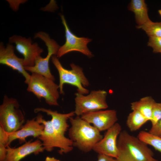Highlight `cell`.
<instances>
[{"instance_id":"obj_1","label":"cell","mask_w":161,"mask_h":161,"mask_svg":"<svg viewBox=\"0 0 161 161\" xmlns=\"http://www.w3.org/2000/svg\"><path fill=\"white\" fill-rule=\"evenodd\" d=\"M117 145L118 154L114 161H158L147 144L126 131L120 133Z\"/></svg>"},{"instance_id":"obj_2","label":"cell","mask_w":161,"mask_h":161,"mask_svg":"<svg viewBox=\"0 0 161 161\" xmlns=\"http://www.w3.org/2000/svg\"><path fill=\"white\" fill-rule=\"evenodd\" d=\"M71 126L69 129V138L73 147L85 153L89 152L103 138L100 131L80 116L69 119Z\"/></svg>"},{"instance_id":"obj_3","label":"cell","mask_w":161,"mask_h":161,"mask_svg":"<svg viewBox=\"0 0 161 161\" xmlns=\"http://www.w3.org/2000/svg\"><path fill=\"white\" fill-rule=\"evenodd\" d=\"M52 62L57 69L59 78L58 85L60 93L63 94V86L68 84L75 86L78 92L83 95L88 93L89 91L84 87L88 86L89 83L80 67L72 63L70 64L71 70L64 68L55 55L51 57Z\"/></svg>"},{"instance_id":"obj_4","label":"cell","mask_w":161,"mask_h":161,"mask_svg":"<svg viewBox=\"0 0 161 161\" xmlns=\"http://www.w3.org/2000/svg\"><path fill=\"white\" fill-rule=\"evenodd\" d=\"M54 81L40 74L32 73L27 84V90L32 93L40 100L44 98L49 105L58 106L59 86Z\"/></svg>"},{"instance_id":"obj_5","label":"cell","mask_w":161,"mask_h":161,"mask_svg":"<svg viewBox=\"0 0 161 161\" xmlns=\"http://www.w3.org/2000/svg\"><path fill=\"white\" fill-rule=\"evenodd\" d=\"M24 121V114L17 100L5 95L0 106V126L11 133L20 129Z\"/></svg>"},{"instance_id":"obj_6","label":"cell","mask_w":161,"mask_h":161,"mask_svg":"<svg viewBox=\"0 0 161 161\" xmlns=\"http://www.w3.org/2000/svg\"><path fill=\"white\" fill-rule=\"evenodd\" d=\"M36 118L40 123L44 126V129L38 138L42 142L44 150L50 152L56 147L59 149L58 153L63 154L72 150V141L69 138L59 136L54 130L50 120H45L41 114H39Z\"/></svg>"},{"instance_id":"obj_7","label":"cell","mask_w":161,"mask_h":161,"mask_svg":"<svg viewBox=\"0 0 161 161\" xmlns=\"http://www.w3.org/2000/svg\"><path fill=\"white\" fill-rule=\"evenodd\" d=\"M75 95L74 112L77 116H81L88 112L108 108L106 101L107 92L104 90H93L86 95L78 92Z\"/></svg>"},{"instance_id":"obj_8","label":"cell","mask_w":161,"mask_h":161,"mask_svg":"<svg viewBox=\"0 0 161 161\" xmlns=\"http://www.w3.org/2000/svg\"><path fill=\"white\" fill-rule=\"evenodd\" d=\"M34 38H39L44 42L47 47L48 53L47 56L44 58L41 56L37 57L33 66H24V69L27 71L40 74L55 81V77L52 74L50 69L49 61L52 56L57 55L60 47L54 40L51 38L49 35L45 32H37L35 35Z\"/></svg>"},{"instance_id":"obj_9","label":"cell","mask_w":161,"mask_h":161,"mask_svg":"<svg viewBox=\"0 0 161 161\" xmlns=\"http://www.w3.org/2000/svg\"><path fill=\"white\" fill-rule=\"evenodd\" d=\"M61 17L65 28L66 41L63 46L60 47L57 57L60 58L72 51L79 52L89 58L92 57L93 54L87 46L88 43L92 40L88 38L79 37L76 36L70 30L64 16L61 15Z\"/></svg>"},{"instance_id":"obj_10","label":"cell","mask_w":161,"mask_h":161,"mask_svg":"<svg viewBox=\"0 0 161 161\" xmlns=\"http://www.w3.org/2000/svg\"><path fill=\"white\" fill-rule=\"evenodd\" d=\"M9 40L10 43L15 44L16 50L24 56V67L33 66L36 58L43 51L37 43H32L30 37L27 38L15 35L10 37Z\"/></svg>"},{"instance_id":"obj_11","label":"cell","mask_w":161,"mask_h":161,"mask_svg":"<svg viewBox=\"0 0 161 161\" xmlns=\"http://www.w3.org/2000/svg\"><path fill=\"white\" fill-rule=\"evenodd\" d=\"M121 131V126L116 123L107 130L104 137L94 146L93 150L98 154L116 158L118 154L117 138Z\"/></svg>"},{"instance_id":"obj_12","label":"cell","mask_w":161,"mask_h":161,"mask_svg":"<svg viewBox=\"0 0 161 161\" xmlns=\"http://www.w3.org/2000/svg\"><path fill=\"white\" fill-rule=\"evenodd\" d=\"M80 117L93 126L100 132L107 130L117 120L116 111L114 109L100 110L84 114Z\"/></svg>"},{"instance_id":"obj_13","label":"cell","mask_w":161,"mask_h":161,"mask_svg":"<svg viewBox=\"0 0 161 161\" xmlns=\"http://www.w3.org/2000/svg\"><path fill=\"white\" fill-rule=\"evenodd\" d=\"M14 47L7 44L5 47L3 43L0 44V63L6 65L21 73L25 78V83L27 84L30 78V75L24 66V59L17 57L15 54Z\"/></svg>"},{"instance_id":"obj_14","label":"cell","mask_w":161,"mask_h":161,"mask_svg":"<svg viewBox=\"0 0 161 161\" xmlns=\"http://www.w3.org/2000/svg\"><path fill=\"white\" fill-rule=\"evenodd\" d=\"M7 153L4 161H20L32 154H38L44 150L42 142L39 140L26 142L22 145L13 148L7 146Z\"/></svg>"},{"instance_id":"obj_15","label":"cell","mask_w":161,"mask_h":161,"mask_svg":"<svg viewBox=\"0 0 161 161\" xmlns=\"http://www.w3.org/2000/svg\"><path fill=\"white\" fill-rule=\"evenodd\" d=\"M44 127V126L40 123L36 117L27 120L20 129L9 133L7 146L17 139H18L20 143H21L26 142V138L28 137L38 138L42 133Z\"/></svg>"},{"instance_id":"obj_16","label":"cell","mask_w":161,"mask_h":161,"mask_svg":"<svg viewBox=\"0 0 161 161\" xmlns=\"http://www.w3.org/2000/svg\"><path fill=\"white\" fill-rule=\"evenodd\" d=\"M34 112H42L51 117L50 120L53 128L56 133L61 137L66 138L65 134L68 130L69 125L67 120L75 115L74 111L66 114H61L57 111L44 108H37L34 109Z\"/></svg>"},{"instance_id":"obj_17","label":"cell","mask_w":161,"mask_h":161,"mask_svg":"<svg viewBox=\"0 0 161 161\" xmlns=\"http://www.w3.org/2000/svg\"><path fill=\"white\" fill-rule=\"evenodd\" d=\"M128 10L134 12L138 26H141L150 20L148 15V8L144 0H131Z\"/></svg>"},{"instance_id":"obj_18","label":"cell","mask_w":161,"mask_h":161,"mask_svg":"<svg viewBox=\"0 0 161 161\" xmlns=\"http://www.w3.org/2000/svg\"><path fill=\"white\" fill-rule=\"evenodd\" d=\"M156 102L150 96L141 98L139 100L131 103V107L132 110L138 111L150 121L153 106Z\"/></svg>"},{"instance_id":"obj_19","label":"cell","mask_w":161,"mask_h":161,"mask_svg":"<svg viewBox=\"0 0 161 161\" xmlns=\"http://www.w3.org/2000/svg\"><path fill=\"white\" fill-rule=\"evenodd\" d=\"M126 120V125L131 131L139 129L148 120L138 111L132 110Z\"/></svg>"},{"instance_id":"obj_20","label":"cell","mask_w":161,"mask_h":161,"mask_svg":"<svg viewBox=\"0 0 161 161\" xmlns=\"http://www.w3.org/2000/svg\"><path fill=\"white\" fill-rule=\"evenodd\" d=\"M137 137L147 145H150L161 152V137L153 135L148 132L140 131Z\"/></svg>"},{"instance_id":"obj_21","label":"cell","mask_w":161,"mask_h":161,"mask_svg":"<svg viewBox=\"0 0 161 161\" xmlns=\"http://www.w3.org/2000/svg\"><path fill=\"white\" fill-rule=\"evenodd\" d=\"M136 27L143 30L149 37H161V22H154L150 20L141 26H136Z\"/></svg>"},{"instance_id":"obj_22","label":"cell","mask_w":161,"mask_h":161,"mask_svg":"<svg viewBox=\"0 0 161 161\" xmlns=\"http://www.w3.org/2000/svg\"><path fill=\"white\" fill-rule=\"evenodd\" d=\"M161 119V103L155 102L153 106L150 121L152 126L155 125Z\"/></svg>"},{"instance_id":"obj_23","label":"cell","mask_w":161,"mask_h":161,"mask_svg":"<svg viewBox=\"0 0 161 161\" xmlns=\"http://www.w3.org/2000/svg\"><path fill=\"white\" fill-rule=\"evenodd\" d=\"M148 46L153 49L155 53H161V37H149Z\"/></svg>"},{"instance_id":"obj_24","label":"cell","mask_w":161,"mask_h":161,"mask_svg":"<svg viewBox=\"0 0 161 161\" xmlns=\"http://www.w3.org/2000/svg\"><path fill=\"white\" fill-rule=\"evenodd\" d=\"M150 134L161 137V119L152 127L148 132Z\"/></svg>"},{"instance_id":"obj_25","label":"cell","mask_w":161,"mask_h":161,"mask_svg":"<svg viewBox=\"0 0 161 161\" xmlns=\"http://www.w3.org/2000/svg\"><path fill=\"white\" fill-rule=\"evenodd\" d=\"M9 133L6 131L1 127L0 126V144L7 146Z\"/></svg>"},{"instance_id":"obj_26","label":"cell","mask_w":161,"mask_h":161,"mask_svg":"<svg viewBox=\"0 0 161 161\" xmlns=\"http://www.w3.org/2000/svg\"><path fill=\"white\" fill-rule=\"evenodd\" d=\"M7 153V147L5 145L0 144V161H4Z\"/></svg>"},{"instance_id":"obj_27","label":"cell","mask_w":161,"mask_h":161,"mask_svg":"<svg viewBox=\"0 0 161 161\" xmlns=\"http://www.w3.org/2000/svg\"><path fill=\"white\" fill-rule=\"evenodd\" d=\"M97 161H114V158L101 154H98Z\"/></svg>"},{"instance_id":"obj_28","label":"cell","mask_w":161,"mask_h":161,"mask_svg":"<svg viewBox=\"0 0 161 161\" xmlns=\"http://www.w3.org/2000/svg\"><path fill=\"white\" fill-rule=\"evenodd\" d=\"M45 161H60L59 160L55 158L54 157H47Z\"/></svg>"},{"instance_id":"obj_29","label":"cell","mask_w":161,"mask_h":161,"mask_svg":"<svg viewBox=\"0 0 161 161\" xmlns=\"http://www.w3.org/2000/svg\"><path fill=\"white\" fill-rule=\"evenodd\" d=\"M158 12L160 16H161V9L158 10Z\"/></svg>"}]
</instances>
